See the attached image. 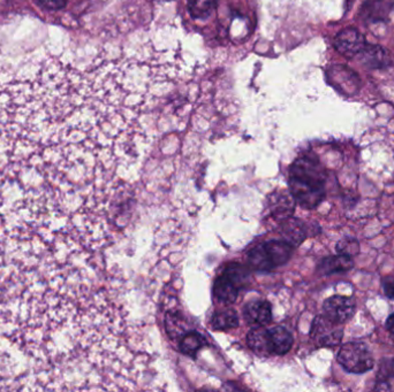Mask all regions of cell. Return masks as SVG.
I'll use <instances>...</instances> for the list:
<instances>
[{
  "label": "cell",
  "mask_w": 394,
  "mask_h": 392,
  "mask_svg": "<svg viewBox=\"0 0 394 392\" xmlns=\"http://www.w3.org/2000/svg\"><path fill=\"white\" fill-rule=\"evenodd\" d=\"M384 376H394V359H392L391 361L385 366Z\"/></svg>",
  "instance_id": "cell-23"
},
{
  "label": "cell",
  "mask_w": 394,
  "mask_h": 392,
  "mask_svg": "<svg viewBox=\"0 0 394 392\" xmlns=\"http://www.w3.org/2000/svg\"><path fill=\"white\" fill-rule=\"evenodd\" d=\"M337 251L339 252V255L353 257V255H358L360 246L355 239H344L338 243Z\"/></svg>",
  "instance_id": "cell-18"
},
{
  "label": "cell",
  "mask_w": 394,
  "mask_h": 392,
  "mask_svg": "<svg viewBox=\"0 0 394 392\" xmlns=\"http://www.w3.org/2000/svg\"><path fill=\"white\" fill-rule=\"evenodd\" d=\"M351 269H353V260H351V257L342 255L328 257V258L324 259L319 265V269L323 274L344 273V271H349Z\"/></svg>",
  "instance_id": "cell-13"
},
{
  "label": "cell",
  "mask_w": 394,
  "mask_h": 392,
  "mask_svg": "<svg viewBox=\"0 0 394 392\" xmlns=\"http://www.w3.org/2000/svg\"><path fill=\"white\" fill-rule=\"evenodd\" d=\"M293 246L287 241H270L255 248L248 255L249 265L256 271H271L289 262Z\"/></svg>",
  "instance_id": "cell-2"
},
{
  "label": "cell",
  "mask_w": 394,
  "mask_h": 392,
  "mask_svg": "<svg viewBox=\"0 0 394 392\" xmlns=\"http://www.w3.org/2000/svg\"><path fill=\"white\" fill-rule=\"evenodd\" d=\"M383 288H384L385 294H386L390 299H393L394 301V278L388 276V278H384V281H383Z\"/></svg>",
  "instance_id": "cell-21"
},
{
  "label": "cell",
  "mask_w": 394,
  "mask_h": 392,
  "mask_svg": "<svg viewBox=\"0 0 394 392\" xmlns=\"http://www.w3.org/2000/svg\"><path fill=\"white\" fill-rule=\"evenodd\" d=\"M165 327L171 338H181L187 333V324L179 312H168L165 319Z\"/></svg>",
  "instance_id": "cell-16"
},
{
  "label": "cell",
  "mask_w": 394,
  "mask_h": 392,
  "mask_svg": "<svg viewBox=\"0 0 394 392\" xmlns=\"http://www.w3.org/2000/svg\"><path fill=\"white\" fill-rule=\"evenodd\" d=\"M326 317L335 324H344L355 313V301L345 296H333L324 301L323 305Z\"/></svg>",
  "instance_id": "cell-6"
},
{
  "label": "cell",
  "mask_w": 394,
  "mask_h": 392,
  "mask_svg": "<svg viewBox=\"0 0 394 392\" xmlns=\"http://www.w3.org/2000/svg\"><path fill=\"white\" fill-rule=\"evenodd\" d=\"M218 0H187V6L193 19L207 20L217 8Z\"/></svg>",
  "instance_id": "cell-12"
},
{
  "label": "cell",
  "mask_w": 394,
  "mask_h": 392,
  "mask_svg": "<svg viewBox=\"0 0 394 392\" xmlns=\"http://www.w3.org/2000/svg\"><path fill=\"white\" fill-rule=\"evenodd\" d=\"M205 338L197 331H187L179 340L180 351L187 356H194L205 345Z\"/></svg>",
  "instance_id": "cell-14"
},
{
  "label": "cell",
  "mask_w": 394,
  "mask_h": 392,
  "mask_svg": "<svg viewBox=\"0 0 394 392\" xmlns=\"http://www.w3.org/2000/svg\"><path fill=\"white\" fill-rule=\"evenodd\" d=\"M294 198L292 195L285 193H278L272 195V199L270 200V211L275 219H287L294 212Z\"/></svg>",
  "instance_id": "cell-10"
},
{
  "label": "cell",
  "mask_w": 394,
  "mask_h": 392,
  "mask_svg": "<svg viewBox=\"0 0 394 392\" xmlns=\"http://www.w3.org/2000/svg\"><path fill=\"white\" fill-rule=\"evenodd\" d=\"M386 329H388L392 335H394V313L391 314L390 317H388V320H386Z\"/></svg>",
  "instance_id": "cell-22"
},
{
  "label": "cell",
  "mask_w": 394,
  "mask_h": 392,
  "mask_svg": "<svg viewBox=\"0 0 394 392\" xmlns=\"http://www.w3.org/2000/svg\"><path fill=\"white\" fill-rule=\"evenodd\" d=\"M248 345L254 352L260 356H271L269 347V338H268V329L263 327L254 328L253 331L248 333L247 338Z\"/></svg>",
  "instance_id": "cell-11"
},
{
  "label": "cell",
  "mask_w": 394,
  "mask_h": 392,
  "mask_svg": "<svg viewBox=\"0 0 394 392\" xmlns=\"http://www.w3.org/2000/svg\"><path fill=\"white\" fill-rule=\"evenodd\" d=\"M247 280L248 273L243 266L238 264L227 266L223 274L214 281V297L217 298V301L221 304H233Z\"/></svg>",
  "instance_id": "cell-3"
},
{
  "label": "cell",
  "mask_w": 394,
  "mask_h": 392,
  "mask_svg": "<svg viewBox=\"0 0 394 392\" xmlns=\"http://www.w3.org/2000/svg\"><path fill=\"white\" fill-rule=\"evenodd\" d=\"M245 319L253 328L265 327L271 322V305L265 301H251L243 310Z\"/></svg>",
  "instance_id": "cell-8"
},
{
  "label": "cell",
  "mask_w": 394,
  "mask_h": 392,
  "mask_svg": "<svg viewBox=\"0 0 394 392\" xmlns=\"http://www.w3.org/2000/svg\"><path fill=\"white\" fill-rule=\"evenodd\" d=\"M335 46L339 53L347 58H353L360 54L367 46L365 38L358 30L345 29L337 35Z\"/></svg>",
  "instance_id": "cell-7"
},
{
  "label": "cell",
  "mask_w": 394,
  "mask_h": 392,
  "mask_svg": "<svg viewBox=\"0 0 394 392\" xmlns=\"http://www.w3.org/2000/svg\"><path fill=\"white\" fill-rule=\"evenodd\" d=\"M376 390L394 391V376H384V379L376 384Z\"/></svg>",
  "instance_id": "cell-20"
},
{
  "label": "cell",
  "mask_w": 394,
  "mask_h": 392,
  "mask_svg": "<svg viewBox=\"0 0 394 392\" xmlns=\"http://www.w3.org/2000/svg\"><path fill=\"white\" fill-rule=\"evenodd\" d=\"M310 335L319 347H335L342 342L344 331L340 324H335L324 315L314 320Z\"/></svg>",
  "instance_id": "cell-5"
},
{
  "label": "cell",
  "mask_w": 394,
  "mask_h": 392,
  "mask_svg": "<svg viewBox=\"0 0 394 392\" xmlns=\"http://www.w3.org/2000/svg\"><path fill=\"white\" fill-rule=\"evenodd\" d=\"M360 54L363 56L362 60L369 67H381V63H384V52L378 46L367 45Z\"/></svg>",
  "instance_id": "cell-17"
},
{
  "label": "cell",
  "mask_w": 394,
  "mask_h": 392,
  "mask_svg": "<svg viewBox=\"0 0 394 392\" xmlns=\"http://www.w3.org/2000/svg\"><path fill=\"white\" fill-rule=\"evenodd\" d=\"M326 170L314 156L296 159L289 169V189L300 206L312 209L326 197Z\"/></svg>",
  "instance_id": "cell-1"
},
{
  "label": "cell",
  "mask_w": 394,
  "mask_h": 392,
  "mask_svg": "<svg viewBox=\"0 0 394 392\" xmlns=\"http://www.w3.org/2000/svg\"><path fill=\"white\" fill-rule=\"evenodd\" d=\"M268 338H269L271 354H277V356H284L286 353H289L294 342L292 333L284 327L268 329Z\"/></svg>",
  "instance_id": "cell-9"
},
{
  "label": "cell",
  "mask_w": 394,
  "mask_h": 392,
  "mask_svg": "<svg viewBox=\"0 0 394 392\" xmlns=\"http://www.w3.org/2000/svg\"><path fill=\"white\" fill-rule=\"evenodd\" d=\"M37 1L48 10H58L66 6L67 0H37Z\"/></svg>",
  "instance_id": "cell-19"
},
{
  "label": "cell",
  "mask_w": 394,
  "mask_h": 392,
  "mask_svg": "<svg viewBox=\"0 0 394 392\" xmlns=\"http://www.w3.org/2000/svg\"><path fill=\"white\" fill-rule=\"evenodd\" d=\"M211 324L217 331H228L239 326V317L235 310L228 308L214 313Z\"/></svg>",
  "instance_id": "cell-15"
},
{
  "label": "cell",
  "mask_w": 394,
  "mask_h": 392,
  "mask_svg": "<svg viewBox=\"0 0 394 392\" xmlns=\"http://www.w3.org/2000/svg\"><path fill=\"white\" fill-rule=\"evenodd\" d=\"M338 361L344 370L353 374H363L374 367V358L365 344L351 342L340 349Z\"/></svg>",
  "instance_id": "cell-4"
}]
</instances>
